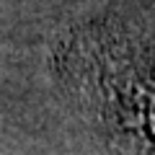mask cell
<instances>
[{"label":"cell","mask_w":155,"mask_h":155,"mask_svg":"<svg viewBox=\"0 0 155 155\" xmlns=\"http://www.w3.org/2000/svg\"><path fill=\"white\" fill-rule=\"evenodd\" d=\"M67 70L101 116L137 155H155V54L106 31L80 34L67 49Z\"/></svg>","instance_id":"1"}]
</instances>
